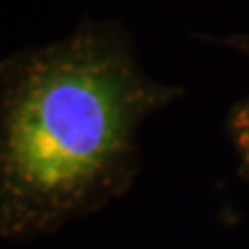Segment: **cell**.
Masks as SVG:
<instances>
[{
	"label": "cell",
	"mask_w": 249,
	"mask_h": 249,
	"mask_svg": "<svg viewBox=\"0 0 249 249\" xmlns=\"http://www.w3.org/2000/svg\"><path fill=\"white\" fill-rule=\"evenodd\" d=\"M124 29L83 21L0 62V237L34 239L102 210L139 173L137 131L178 96Z\"/></svg>",
	"instance_id": "obj_1"
},
{
	"label": "cell",
	"mask_w": 249,
	"mask_h": 249,
	"mask_svg": "<svg viewBox=\"0 0 249 249\" xmlns=\"http://www.w3.org/2000/svg\"><path fill=\"white\" fill-rule=\"evenodd\" d=\"M229 135L239 154L241 173L249 181V98L239 102L229 116Z\"/></svg>",
	"instance_id": "obj_2"
}]
</instances>
